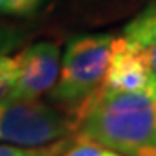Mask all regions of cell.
Listing matches in <instances>:
<instances>
[{"instance_id":"obj_1","label":"cell","mask_w":156,"mask_h":156,"mask_svg":"<svg viewBox=\"0 0 156 156\" xmlns=\"http://www.w3.org/2000/svg\"><path fill=\"white\" fill-rule=\"evenodd\" d=\"M80 137L134 156L156 135V99L99 87L76 109Z\"/></svg>"},{"instance_id":"obj_2","label":"cell","mask_w":156,"mask_h":156,"mask_svg":"<svg viewBox=\"0 0 156 156\" xmlns=\"http://www.w3.org/2000/svg\"><path fill=\"white\" fill-rule=\"evenodd\" d=\"M111 44L113 37L109 35H80L69 40L50 97L66 106H82L102 85Z\"/></svg>"},{"instance_id":"obj_3","label":"cell","mask_w":156,"mask_h":156,"mask_svg":"<svg viewBox=\"0 0 156 156\" xmlns=\"http://www.w3.org/2000/svg\"><path fill=\"white\" fill-rule=\"evenodd\" d=\"M75 123L38 99L0 102V144L44 147L68 135Z\"/></svg>"},{"instance_id":"obj_4","label":"cell","mask_w":156,"mask_h":156,"mask_svg":"<svg viewBox=\"0 0 156 156\" xmlns=\"http://www.w3.org/2000/svg\"><path fill=\"white\" fill-rule=\"evenodd\" d=\"M101 87L115 92L144 94L156 99V75L151 69L147 49L125 37L113 38L111 56Z\"/></svg>"},{"instance_id":"obj_5","label":"cell","mask_w":156,"mask_h":156,"mask_svg":"<svg viewBox=\"0 0 156 156\" xmlns=\"http://www.w3.org/2000/svg\"><path fill=\"white\" fill-rule=\"evenodd\" d=\"M14 57L16 82L11 99H38L52 90L59 76L61 49L56 42H37Z\"/></svg>"},{"instance_id":"obj_6","label":"cell","mask_w":156,"mask_h":156,"mask_svg":"<svg viewBox=\"0 0 156 156\" xmlns=\"http://www.w3.org/2000/svg\"><path fill=\"white\" fill-rule=\"evenodd\" d=\"M123 37L142 47H149L156 42V2L128 23L123 30Z\"/></svg>"},{"instance_id":"obj_7","label":"cell","mask_w":156,"mask_h":156,"mask_svg":"<svg viewBox=\"0 0 156 156\" xmlns=\"http://www.w3.org/2000/svg\"><path fill=\"white\" fill-rule=\"evenodd\" d=\"M50 0H0V17H31Z\"/></svg>"},{"instance_id":"obj_8","label":"cell","mask_w":156,"mask_h":156,"mask_svg":"<svg viewBox=\"0 0 156 156\" xmlns=\"http://www.w3.org/2000/svg\"><path fill=\"white\" fill-rule=\"evenodd\" d=\"M64 147V142L49 144L44 147H19V146L0 144V156H57Z\"/></svg>"},{"instance_id":"obj_9","label":"cell","mask_w":156,"mask_h":156,"mask_svg":"<svg viewBox=\"0 0 156 156\" xmlns=\"http://www.w3.org/2000/svg\"><path fill=\"white\" fill-rule=\"evenodd\" d=\"M16 82V64L12 56L0 57V102L11 99L12 89Z\"/></svg>"},{"instance_id":"obj_10","label":"cell","mask_w":156,"mask_h":156,"mask_svg":"<svg viewBox=\"0 0 156 156\" xmlns=\"http://www.w3.org/2000/svg\"><path fill=\"white\" fill-rule=\"evenodd\" d=\"M62 156H120L118 153L108 149V147H102V146L95 144L92 140L87 139H78V142L75 146H71L69 149H66V153Z\"/></svg>"},{"instance_id":"obj_11","label":"cell","mask_w":156,"mask_h":156,"mask_svg":"<svg viewBox=\"0 0 156 156\" xmlns=\"http://www.w3.org/2000/svg\"><path fill=\"white\" fill-rule=\"evenodd\" d=\"M21 40V31L0 23V57L7 56Z\"/></svg>"},{"instance_id":"obj_12","label":"cell","mask_w":156,"mask_h":156,"mask_svg":"<svg viewBox=\"0 0 156 156\" xmlns=\"http://www.w3.org/2000/svg\"><path fill=\"white\" fill-rule=\"evenodd\" d=\"M134 156H156V135L153 137L151 142H147L146 146H142L139 151H135Z\"/></svg>"},{"instance_id":"obj_13","label":"cell","mask_w":156,"mask_h":156,"mask_svg":"<svg viewBox=\"0 0 156 156\" xmlns=\"http://www.w3.org/2000/svg\"><path fill=\"white\" fill-rule=\"evenodd\" d=\"M147 49V57H149V64H151V69L153 73L156 75V42L149 47H146Z\"/></svg>"}]
</instances>
